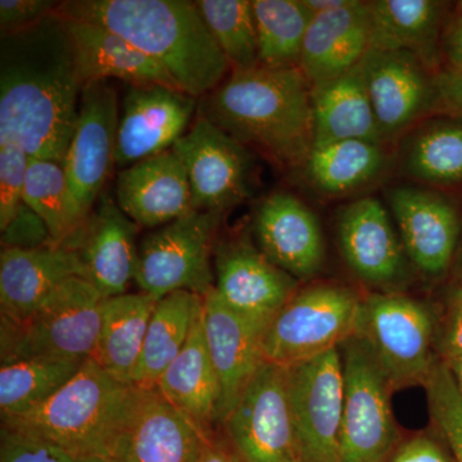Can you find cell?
<instances>
[{
	"instance_id": "obj_1",
	"label": "cell",
	"mask_w": 462,
	"mask_h": 462,
	"mask_svg": "<svg viewBox=\"0 0 462 462\" xmlns=\"http://www.w3.org/2000/svg\"><path fill=\"white\" fill-rule=\"evenodd\" d=\"M84 84L74 42L57 12L0 38V142L63 163Z\"/></svg>"
},
{
	"instance_id": "obj_2",
	"label": "cell",
	"mask_w": 462,
	"mask_h": 462,
	"mask_svg": "<svg viewBox=\"0 0 462 462\" xmlns=\"http://www.w3.org/2000/svg\"><path fill=\"white\" fill-rule=\"evenodd\" d=\"M62 17L89 21L123 36L160 63L179 89L200 99L231 74V66L188 0H72L58 5Z\"/></svg>"
},
{
	"instance_id": "obj_3",
	"label": "cell",
	"mask_w": 462,
	"mask_h": 462,
	"mask_svg": "<svg viewBox=\"0 0 462 462\" xmlns=\"http://www.w3.org/2000/svg\"><path fill=\"white\" fill-rule=\"evenodd\" d=\"M199 112L282 166H303L314 144L311 84L300 69L231 71L199 99Z\"/></svg>"
},
{
	"instance_id": "obj_4",
	"label": "cell",
	"mask_w": 462,
	"mask_h": 462,
	"mask_svg": "<svg viewBox=\"0 0 462 462\" xmlns=\"http://www.w3.org/2000/svg\"><path fill=\"white\" fill-rule=\"evenodd\" d=\"M136 388L109 375L93 358L45 402L3 427L41 438L79 457H109Z\"/></svg>"
},
{
	"instance_id": "obj_5",
	"label": "cell",
	"mask_w": 462,
	"mask_h": 462,
	"mask_svg": "<svg viewBox=\"0 0 462 462\" xmlns=\"http://www.w3.org/2000/svg\"><path fill=\"white\" fill-rule=\"evenodd\" d=\"M439 305L403 291L364 297L355 336L369 346L394 391L424 387L437 363Z\"/></svg>"
},
{
	"instance_id": "obj_6",
	"label": "cell",
	"mask_w": 462,
	"mask_h": 462,
	"mask_svg": "<svg viewBox=\"0 0 462 462\" xmlns=\"http://www.w3.org/2000/svg\"><path fill=\"white\" fill-rule=\"evenodd\" d=\"M103 300L85 279H67L23 321L0 322L2 364L30 357H93Z\"/></svg>"
},
{
	"instance_id": "obj_7",
	"label": "cell",
	"mask_w": 462,
	"mask_h": 462,
	"mask_svg": "<svg viewBox=\"0 0 462 462\" xmlns=\"http://www.w3.org/2000/svg\"><path fill=\"white\" fill-rule=\"evenodd\" d=\"M364 297L342 282L300 287L264 331L263 360L291 367L339 348L355 336Z\"/></svg>"
},
{
	"instance_id": "obj_8",
	"label": "cell",
	"mask_w": 462,
	"mask_h": 462,
	"mask_svg": "<svg viewBox=\"0 0 462 462\" xmlns=\"http://www.w3.org/2000/svg\"><path fill=\"white\" fill-rule=\"evenodd\" d=\"M345 403L337 462H387L404 431L394 418V388L372 349L358 337L339 346Z\"/></svg>"
},
{
	"instance_id": "obj_9",
	"label": "cell",
	"mask_w": 462,
	"mask_h": 462,
	"mask_svg": "<svg viewBox=\"0 0 462 462\" xmlns=\"http://www.w3.org/2000/svg\"><path fill=\"white\" fill-rule=\"evenodd\" d=\"M223 215L191 211L145 236L134 281L141 291L157 300L179 291L208 294L215 288L211 257Z\"/></svg>"
},
{
	"instance_id": "obj_10",
	"label": "cell",
	"mask_w": 462,
	"mask_h": 462,
	"mask_svg": "<svg viewBox=\"0 0 462 462\" xmlns=\"http://www.w3.org/2000/svg\"><path fill=\"white\" fill-rule=\"evenodd\" d=\"M221 425L245 462H302L287 367L263 360Z\"/></svg>"
},
{
	"instance_id": "obj_11",
	"label": "cell",
	"mask_w": 462,
	"mask_h": 462,
	"mask_svg": "<svg viewBox=\"0 0 462 462\" xmlns=\"http://www.w3.org/2000/svg\"><path fill=\"white\" fill-rule=\"evenodd\" d=\"M249 149L197 112L172 147L187 171L194 211L224 214L249 199L256 175Z\"/></svg>"
},
{
	"instance_id": "obj_12",
	"label": "cell",
	"mask_w": 462,
	"mask_h": 462,
	"mask_svg": "<svg viewBox=\"0 0 462 462\" xmlns=\"http://www.w3.org/2000/svg\"><path fill=\"white\" fill-rule=\"evenodd\" d=\"M385 199L412 267L428 281H445L454 270L462 240L457 200L422 185L391 188Z\"/></svg>"
},
{
	"instance_id": "obj_13",
	"label": "cell",
	"mask_w": 462,
	"mask_h": 462,
	"mask_svg": "<svg viewBox=\"0 0 462 462\" xmlns=\"http://www.w3.org/2000/svg\"><path fill=\"white\" fill-rule=\"evenodd\" d=\"M287 373L302 462H337L345 403L340 348L287 367Z\"/></svg>"
},
{
	"instance_id": "obj_14",
	"label": "cell",
	"mask_w": 462,
	"mask_h": 462,
	"mask_svg": "<svg viewBox=\"0 0 462 462\" xmlns=\"http://www.w3.org/2000/svg\"><path fill=\"white\" fill-rule=\"evenodd\" d=\"M384 142L397 141L438 114L436 72L407 51L372 50L360 62Z\"/></svg>"
},
{
	"instance_id": "obj_15",
	"label": "cell",
	"mask_w": 462,
	"mask_h": 462,
	"mask_svg": "<svg viewBox=\"0 0 462 462\" xmlns=\"http://www.w3.org/2000/svg\"><path fill=\"white\" fill-rule=\"evenodd\" d=\"M118 98L108 81L85 85L78 123L69 142L63 169L72 199L85 221L102 196L115 163Z\"/></svg>"
},
{
	"instance_id": "obj_16",
	"label": "cell",
	"mask_w": 462,
	"mask_h": 462,
	"mask_svg": "<svg viewBox=\"0 0 462 462\" xmlns=\"http://www.w3.org/2000/svg\"><path fill=\"white\" fill-rule=\"evenodd\" d=\"M346 266L376 291H403L411 267L391 212L375 197H363L340 209L337 220Z\"/></svg>"
},
{
	"instance_id": "obj_17",
	"label": "cell",
	"mask_w": 462,
	"mask_h": 462,
	"mask_svg": "<svg viewBox=\"0 0 462 462\" xmlns=\"http://www.w3.org/2000/svg\"><path fill=\"white\" fill-rule=\"evenodd\" d=\"M215 254L216 293L234 312L264 329L300 291V281L247 239L225 240Z\"/></svg>"
},
{
	"instance_id": "obj_18",
	"label": "cell",
	"mask_w": 462,
	"mask_h": 462,
	"mask_svg": "<svg viewBox=\"0 0 462 462\" xmlns=\"http://www.w3.org/2000/svg\"><path fill=\"white\" fill-rule=\"evenodd\" d=\"M199 99L165 85H129L116 136V166L121 170L172 149L187 134Z\"/></svg>"
},
{
	"instance_id": "obj_19",
	"label": "cell",
	"mask_w": 462,
	"mask_h": 462,
	"mask_svg": "<svg viewBox=\"0 0 462 462\" xmlns=\"http://www.w3.org/2000/svg\"><path fill=\"white\" fill-rule=\"evenodd\" d=\"M212 436L173 409L156 388H136L108 460L199 462Z\"/></svg>"
},
{
	"instance_id": "obj_20",
	"label": "cell",
	"mask_w": 462,
	"mask_h": 462,
	"mask_svg": "<svg viewBox=\"0 0 462 462\" xmlns=\"http://www.w3.org/2000/svg\"><path fill=\"white\" fill-rule=\"evenodd\" d=\"M138 225L103 193L89 217L60 247L74 252L83 267V279L103 298L126 293L135 281Z\"/></svg>"
},
{
	"instance_id": "obj_21",
	"label": "cell",
	"mask_w": 462,
	"mask_h": 462,
	"mask_svg": "<svg viewBox=\"0 0 462 462\" xmlns=\"http://www.w3.org/2000/svg\"><path fill=\"white\" fill-rule=\"evenodd\" d=\"M258 248L297 281L314 279L324 266L327 243L315 212L296 196L278 191L254 216Z\"/></svg>"
},
{
	"instance_id": "obj_22",
	"label": "cell",
	"mask_w": 462,
	"mask_h": 462,
	"mask_svg": "<svg viewBox=\"0 0 462 462\" xmlns=\"http://www.w3.org/2000/svg\"><path fill=\"white\" fill-rule=\"evenodd\" d=\"M207 349L220 383V424L263 361L264 328L229 309L215 288L203 297Z\"/></svg>"
},
{
	"instance_id": "obj_23",
	"label": "cell",
	"mask_w": 462,
	"mask_h": 462,
	"mask_svg": "<svg viewBox=\"0 0 462 462\" xmlns=\"http://www.w3.org/2000/svg\"><path fill=\"white\" fill-rule=\"evenodd\" d=\"M116 202L143 227H161L194 211L187 171L172 149L121 170Z\"/></svg>"
},
{
	"instance_id": "obj_24",
	"label": "cell",
	"mask_w": 462,
	"mask_h": 462,
	"mask_svg": "<svg viewBox=\"0 0 462 462\" xmlns=\"http://www.w3.org/2000/svg\"><path fill=\"white\" fill-rule=\"evenodd\" d=\"M372 44L369 2L351 0L345 7L315 14L303 42L300 69L314 85L355 69Z\"/></svg>"
},
{
	"instance_id": "obj_25",
	"label": "cell",
	"mask_w": 462,
	"mask_h": 462,
	"mask_svg": "<svg viewBox=\"0 0 462 462\" xmlns=\"http://www.w3.org/2000/svg\"><path fill=\"white\" fill-rule=\"evenodd\" d=\"M74 252L65 247L3 248L0 254V310L3 321H23L67 279L83 278Z\"/></svg>"
},
{
	"instance_id": "obj_26",
	"label": "cell",
	"mask_w": 462,
	"mask_h": 462,
	"mask_svg": "<svg viewBox=\"0 0 462 462\" xmlns=\"http://www.w3.org/2000/svg\"><path fill=\"white\" fill-rule=\"evenodd\" d=\"M369 5L372 50L407 51L436 74L442 69V36L452 3L374 0Z\"/></svg>"
},
{
	"instance_id": "obj_27",
	"label": "cell",
	"mask_w": 462,
	"mask_h": 462,
	"mask_svg": "<svg viewBox=\"0 0 462 462\" xmlns=\"http://www.w3.org/2000/svg\"><path fill=\"white\" fill-rule=\"evenodd\" d=\"M63 20L74 42L76 63L84 87L118 79L127 85L158 84L179 89L160 63L123 36L89 21L67 17Z\"/></svg>"
},
{
	"instance_id": "obj_28",
	"label": "cell",
	"mask_w": 462,
	"mask_h": 462,
	"mask_svg": "<svg viewBox=\"0 0 462 462\" xmlns=\"http://www.w3.org/2000/svg\"><path fill=\"white\" fill-rule=\"evenodd\" d=\"M156 389L200 430L214 433L212 427L220 422L221 391L207 349L203 309L187 345L161 375Z\"/></svg>"
},
{
	"instance_id": "obj_29",
	"label": "cell",
	"mask_w": 462,
	"mask_h": 462,
	"mask_svg": "<svg viewBox=\"0 0 462 462\" xmlns=\"http://www.w3.org/2000/svg\"><path fill=\"white\" fill-rule=\"evenodd\" d=\"M314 144L342 141L387 143L380 133L358 63L351 71L311 87Z\"/></svg>"
},
{
	"instance_id": "obj_30",
	"label": "cell",
	"mask_w": 462,
	"mask_h": 462,
	"mask_svg": "<svg viewBox=\"0 0 462 462\" xmlns=\"http://www.w3.org/2000/svg\"><path fill=\"white\" fill-rule=\"evenodd\" d=\"M400 169L422 187H462V116L436 114L403 136Z\"/></svg>"
},
{
	"instance_id": "obj_31",
	"label": "cell",
	"mask_w": 462,
	"mask_h": 462,
	"mask_svg": "<svg viewBox=\"0 0 462 462\" xmlns=\"http://www.w3.org/2000/svg\"><path fill=\"white\" fill-rule=\"evenodd\" d=\"M391 160L384 143L333 142L312 145L303 169L309 184L322 196L345 197L382 179Z\"/></svg>"
},
{
	"instance_id": "obj_32",
	"label": "cell",
	"mask_w": 462,
	"mask_h": 462,
	"mask_svg": "<svg viewBox=\"0 0 462 462\" xmlns=\"http://www.w3.org/2000/svg\"><path fill=\"white\" fill-rule=\"evenodd\" d=\"M157 302V298L143 291L103 300L99 338L91 358L125 384L133 385L134 372Z\"/></svg>"
},
{
	"instance_id": "obj_33",
	"label": "cell",
	"mask_w": 462,
	"mask_h": 462,
	"mask_svg": "<svg viewBox=\"0 0 462 462\" xmlns=\"http://www.w3.org/2000/svg\"><path fill=\"white\" fill-rule=\"evenodd\" d=\"M202 309L203 297L191 291H173L158 300L134 372V387H157L161 375L187 345Z\"/></svg>"
},
{
	"instance_id": "obj_34",
	"label": "cell",
	"mask_w": 462,
	"mask_h": 462,
	"mask_svg": "<svg viewBox=\"0 0 462 462\" xmlns=\"http://www.w3.org/2000/svg\"><path fill=\"white\" fill-rule=\"evenodd\" d=\"M88 360V358H87ZM80 358L30 357L2 364L0 413L14 418L35 409L69 382L85 361Z\"/></svg>"
},
{
	"instance_id": "obj_35",
	"label": "cell",
	"mask_w": 462,
	"mask_h": 462,
	"mask_svg": "<svg viewBox=\"0 0 462 462\" xmlns=\"http://www.w3.org/2000/svg\"><path fill=\"white\" fill-rule=\"evenodd\" d=\"M260 66L300 69L303 42L314 14L303 0H254Z\"/></svg>"
},
{
	"instance_id": "obj_36",
	"label": "cell",
	"mask_w": 462,
	"mask_h": 462,
	"mask_svg": "<svg viewBox=\"0 0 462 462\" xmlns=\"http://www.w3.org/2000/svg\"><path fill=\"white\" fill-rule=\"evenodd\" d=\"M23 203L47 225L51 240L60 247L84 221L79 215L63 163L30 157Z\"/></svg>"
},
{
	"instance_id": "obj_37",
	"label": "cell",
	"mask_w": 462,
	"mask_h": 462,
	"mask_svg": "<svg viewBox=\"0 0 462 462\" xmlns=\"http://www.w3.org/2000/svg\"><path fill=\"white\" fill-rule=\"evenodd\" d=\"M200 16L229 60L231 71L260 66L251 0H197Z\"/></svg>"
},
{
	"instance_id": "obj_38",
	"label": "cell",
	"mask_w": 462,
	"mask_h": 462,
	"mask_svg": "<svg viewBox=\"0 0 462 462\" xmlns=\"http://www.w3.org/2000/svg\"><path fill=\"white\" fill-rule=\"evenodd\" d=\"M430 424L451 447L456 460L462 462V396L448 367L438 358L425 382Z\"/></svg>"
},
{
	"instance_id": "obj_39",
	"label": "cell",
	"mask_w": 462,
	"mask_h": 462,
	"mask_svg": "<svg viewBox=\"0 0 462 462\" xmlns=\"http://www.w3.org/2000/svg\"><path fill=\"white\" fill-rule=\"evenodd\" d=\"M30 156L17 143L0 142V230L23 208Z\"/></svg>"
},
{
	"instance_id": "obj_40",
	"label": "cell",
	"mask_w": 462,
	"mask_h": 462,
	"mask_svg": "<svg viewBox=\"0 0 462 462\" xmlns=\"http://www.w3.org/2000/svg\"><path fill=\"white\" fill-rule=\"evenodd\" d=\"M65 449L41 438L3 427L0 430V462H76Z\"/></svg>"
},
{
	"instance_id": "obj_41",
	"label": "cell",
	"mask_w": 462,
	"mask_h": 462,
	"mask_svg": "<svg viewBox=\"0 0 462 462\" xmlns=\"http://www.w3.org/2000/svg\"><path fill=\"white\" fill-rule=\"evenodd\" d=\"M437 356L449 361L462 356V282H454L446 289L439 305L438 321Z\"/></svg>"
},
{
	"instance_id": "obj_42",
	"label": "cell",
	"mask_w": 462,
	"mask_h": 462,
	"mask_svg": "<svg viewBox=\"0 0 462 462\" xmlns=\"http://www.w3.org/2000/svg\"><path fill=\"white\" fill-rule=\"evenodd\" d=\"M387 462H457L445 437L428 425L425 430L404 434Z\"/></svg>"
},
{
	"instance_id": "obj_43",
	"label": "cell",
	"mask_w": 462,
	"mask_h": 462,
	"mask_svg": "<svg viewBox=\"0 0 462 462\" xmlns=\"http://www.w3.org/2000/svg\"><path fill=\"white\" fill-rule=\"evenodd\" d=\"M3 248L38 249L56 247L44 221L26 205L2 230Z\"/></svg>"
},
{
	"instance_id": "obj_44",
	"label": "cell",
	"mask_w": 462,
	"mask_h": 462,
	"mask_svg": "<svg viewBox=\"0 0 462 462\" xmlns=\"http://www.w3.org/2000/svg\"><path fill=\"white\" fill-rule=\"evenodd\" d=\"M60 3L50 0H2L0 30L2 33L16 32L38 23L57 11Z\"/></svg>"
},
{
	"instance_id": "obj_45",
	"label": "cell",
	"mask_w": 462,
	"mask_h": 462,
	"mask_svg": "<svg viewBox=\"0 0 462 462\" xmlns=\"http://www.w3.org/2000/svg\"><path fill=\"white\" fill-rule=\"evenodd\" d=\"M439 107L438 114L462 116V72L442 67L436 75Z\"/></svg>"
},
{
	"instance_id": "obj_46",
	"label": "cell",
	"mask_w": 462,
	"mask_h": 462,
	"mask_svg": "<svg viewBox=\"0 0 462 462\" xmlns=\"http://www.w3.org/2000/svg\"><path fill=\"white\" fill-rule=\"evenodd\" d=\"M443 67L462 72V16L454 11L447 20L442 36Z\"/></svg>"
},
{
	"instance_id": "obj_47",
	"label": "cell",
	"mask_w": 462,
	"mask_h": 462,
	"mask_svg": "<svg viewBox=\"0 0 462 462\" xmlns=\"http://www.w3.org/2000/svg\"><path fill=\"white\" fill-rule=\"evenodd\" d=\"M199 462H245L226 437L209 438Z\"/></svg>"
},
{
	"instance_id": "obj_48",
	"label": "cell",
	"mask_w": 462,
	"mask_h": 462,
	"mask_svg": "<svg viewBox=\"0 0 462 462\" xmlns=\"http://www.w3.org/2000/svg\"><path fill=\"white\" fill-rule=\"evenodd\" d=\"M351 0H303L307 8L311 11V14H325V12L334 11L345 7Z\"/></svg>"
},
{
	"instance_id": "obj_49",
	"label": "cell",
	"mask_w": 462,
	"mask_h": 462,
	"mask_svg": "<svg viewBox=\"0 0 462 462\" xmlns=\"http://www.w3.org/2000/svg\"><path fill=\"white\" fill-rule=\"evenodd\" d=\"M448 367L451 373L452 379H454L456 388L460 392L462 396V356L460 357L452 358L449 361H443Z\"/></svg>"
},
{
	"instance_id": "obj_50",
	"label": "cell",
	"mask_w": 462,
	"mask_h": 462,
	"mask_svg": "<svg viewBox=\"0 0 462 462\" xmlns=\"http://www.w3.org/2000/svg\"><path fill=\"white\" fill-rule=\"evenodd\" d=\"M455 272H456V282H462V240L460 245V251H458L457 258H456L455 263Z\"/></svg>"
},
{
	"instance_id": "obj_51",
	"label": "cell",
	"mask_w": 462,
	"mask_h": 462,
	"mask_svg": "<svg viewBox=\"0 0 462 462\" xmlns=\"http://www.w3.org/2000/svg\"><path fill=\"white\" fill-rule=\"evenodd\" d=\"M76 462H111L103 456H88V457H79Z\"/></svg>"
},
{
	"instance_id": "obj_52",
	"label": "cell",
	"mask_w": 462,
	"mask_h": 462,
	"mask_svg": "<svg viewBox=\"0 0 462 462\" xmlns=\"http://www.w3.org/2000/svg\"><path fill=\"white\" fill-rule=\"evenodd\" d=\"M452 11H454L456 14H460V16H462V0L452 3Z\"/></svg>"
}]
</instances>
